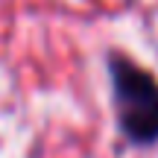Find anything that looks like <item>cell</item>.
Masks as SVG:
<instances>
[{
  "mask_svg": "<svg viewBox=\"0 0 158 158\" xmlns=\"http://www.w3.org/2000/svg\"><path fill=\"white\" fill-rule=\"evenodd\" d=\"M106 73L111 88V108L120 135L132 147L158 143V79L149 68L138 64L129 53L106 50Z\"/></svg>",
  "mask_w": 158,
  "mask_h": 158,
  "instance_id": "cell-1",
  "label": "cell"
}]
</instances>
